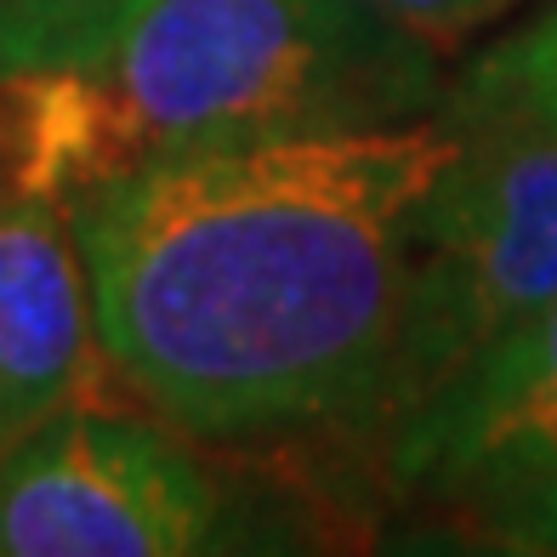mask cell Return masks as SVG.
Returning a JSON list of instances; mask_svg holds the SVG:
<instances>
[{"instance_id":"7a4b0ae2","label":"cell","mask_w":557,"mask_h":557,"mask_svg":"<svg viewBox=\"0 0 557 557\" xmlns=\"http://www.w3.org/2000/svg\"><path fill=\"white\" fill-rule=\"evenodd\" d=\"M97 69L137 165L404 125L449 91L438 52L364 0H143Z\"/></svg>"},{"instance_id":"8992f818","label":"cell","mask_w":557,"mask_h":557,"mask_svg":"<svg viewBox=\"0 0 557 557\" xmlns=\"http://www.w3.org/2000/svg\"><path fill=\"white\" fill-rule=\"evenodd\" d=\"M114 382L69 211L0 199V449Z\"/></svg>"},{"instance_id":"5b68a950","label":"cell","mask_w":557,"mask_h":557,"mask_svg":"<svg viewBox=\"0 0 557 557\" xmlns=\"http://www.w3.org/2000/svg\"><path fill=\"white\" fill-rule=\"evenodd\" d=\"M387 472L404 495L455 518L557 455V296L387 426Z\"/></svg>"},{"instance_id":"6da1fadb","label":"cell","mask_w":557,"mask_h":557,"mask_svg":"<svg viewBox=\"0 0 557 557\" xmlns=\"http://www.w3.org/2000/svg\"><path fill=\"white\" fill-rule=\"evenodd\" d=\"M438 114L148 160L69 211L97 331L165 426L250 444L382 433Z\"/></svg>"},{"instance_id":"ba28073f","label":"cell","mask_w":557,"mask_h":557,"mask_svg":"<svg viewBox=\"0 0 557 557\" xmlns=\"http://www.w3.org/2000/svg\"><path fill=\"white\" fill-rule=\"evenodd\" d=\"M143 0H0V63H97Z\"/></svg>"},{"instance_id":"3957f363","label":"cell","mask_w":557,"mask_h":557,"mask_svg":"<svg viewBox=\"0 0 557 557\" xmlns=\"http://www.w3.org/2000/svg\"><path fill=\"white\" fill-rule=\"evenodd\" d=\"M449 160L421 199L416 290L382 433L557 296V12L449 81Z\"/></svg>"},{"instance_id":"30bf717a","label":"cell","mask_w":557,"mask_h":557,"mask_svg":"<svg viewBox=\"0 0 557 557\" xmlns=\"http://www.w3.org/2000/svg\"><path fill=\"white\" fill-rule=\"evenodd\" d=\"M364 7L410 40H421L426 52H449V46H461L484 23H495L512 0H364Z\"/></svg>"},{"instance_id":"52a82bcc","label":"cell","mask_w":557,"mask_h":557,"mask_svg":"<svg viewBox=\"0 0 557 557\" xmlns=\"http://www.w3.org/2000/svg\"><path fill=\"white\" fill-rule=\"evenodd\" d=\"M137 171L120 103L97 63H0V199L74 211Z\"/></svg>"},{"instance_id":"277c9868","label":"cell","mask_w":557,"mask_h":557,"mask_svg":"<svg viewBox=\"0 0 557 557\" xmlns=\"http://www.w3.org/2000/svg\"><path fill=\"white\" fill-rule=\"evenodd\" d=\"M216 529L211 467L114 404L58 410L0 449V557H183Z\"/></svg>"},{"instance_id":"9c48e42d","label":"cell","mask_w":557,"mask_h":557,"mask_svg":"<svg viewBox=\"0 0 557 557\" xmlns=\"http://www.w3.org/2000/svg\"><path fill=\"white\" fill-rule=\"evenodd\" d=\"M461 529L490 546V552H529V557H557V455L535 467L518 484L495 490L461 512Z\"/></svg>"}]
</instances>
